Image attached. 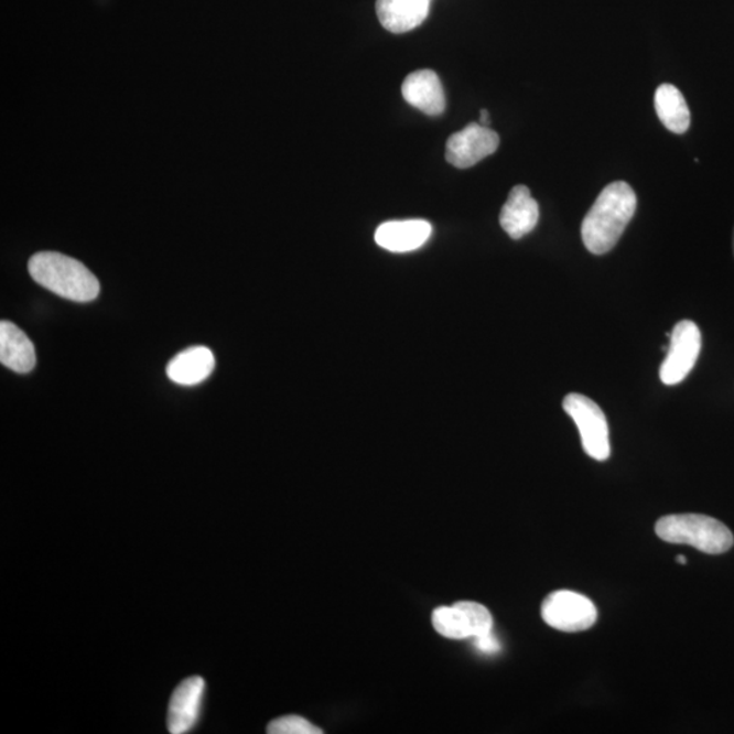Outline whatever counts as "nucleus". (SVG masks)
Wrapping results in <instances>:
<instances>
[{"label":"nucleus","mask_w":734,"mask_h":734,"mask_svg":"<svg viewBox=\"0 0 734 734\" xmlns=\"http://www.w3.org/2000/svg\"><path fill=\"white\" fill-rule=\"evenodd\" d=\"M637 212V195L625 182L605 186L582 223V241L593 255L608 253Z\"/></svg>","instance_id":"obj_1"},{"label":"nucleus","mask_w":734,"mask_h":734,"mask_svg":"<svg viewBox=\"0 0 734 734\" xmlns=\"http://www.w3.org/2000/svg\"><path fill=\"white\" fill-rule=\"evenodd\" d=\"M34 282L63 299L89 302L100 294V282L80 261L57 252H40L28 265Z\"/></svg>","instance_id":"obj_2"},{"label":"nucleus","mask_w":734,"mask_h":734,"mask_svg":"<svg viewBox=\"0 0 734 734\" xmlns=\"http://www.w3.org/2000/svg\"><path fill=\"white\" fill-rule=\"evenodd\" d=\"M658 538L668 543L687 544L706 553H724L732 549L733 535L724 523L703 515H672L656 523Z\"/></svg>","instance_id":"obj_3"},{"label":"nucleus","mask_w":734,"mask_h":734,"mask_svg":"<svg viewBox=\"0 0 734 734\" xmlns=\"http://www.w3.org/2000/svg\"><path fill=\"white\" fill-rule=\"evenodd\" d=\"M563 410L580 430L582 446L587 456L605 462L611 456L609 428L602 408L584 395L570 393L563 400Z\"/></svg>","instance_id":"obj_4"},{"label":"nucleus","mask_w":734,"mask_h":734,"mask_svg":"<svg viewBox=\"0 0 734 734\" xmlns=\"http://www.w3.org/2000/svg\"><path fill=\"white\" fill-rule=\"evenodd\" d=\"M541 616L547 625L564 633L585 632L597 620V608L580 593L558 591L541 605Z\"/></svg>","instance_id":"obj_5"},{"label":"nucleus","mask_w":734,"mask_h":734,"mask_svg":"<svg viewBox=\"0 0 734 734\" xmlns=\"http://www.w3.org/2000/svg\"><path fill=\"white\" fill-rule=\"evenodd\" d=\"M667 358L661 364L660 378L666 386H678L690 375L702 348V335L698 325L683 320L674 325Z\"/></svg>","instance_id":"obj_6"},{"label":"nucleus","mask_w":734,"mask_h":734,"mask_svg":"<svg viewBox=\"0 0 734 734\" xmlns=\"http://www.w3.org/2000/svg\"><path fill=\"white\" fill-rule=\"evenodd\" d=\"M436 633L449 639H467L493 632V616L485 605L462 602L434 611Z\"/></svg>","instance_id":"obj_7"},{"label":"nucleus","mask_w":734,"mask_h":734,"mask_svg":"<svg viewBox=\"0 0 734 734\" xmlns=\"http://www.w3.org/2000/svg\"><path fill=\"white\" fill-rule=\"evenodd\" d=\"M499 142L498 133L492 128L471 122L447 139L445 159L454 168L468 169L494 154Z\"/></svg>","instance_id":"obj_8"},{"label":"nucleus","mask_w":734,"mask_h":734,"mask_svg":"<svg viewBox=\"0 0 734 734\" xmlns=\"http://www.w3.org/2000/svg\"><path fill=\"white\" fill-rule=\"evenodd\" d=\"M206 681L201 676L185 679L174 690L168 709V731L173 734L188 733L201 719Z\"/></svg>","instance_id":"obj_9"},{"label":"nucleus","mask_w":734,"mask_h":734,"mask_svg":"<svg viewBox=\"0 0 734 734\" xmlns=\"http://www.w3.org/2000/svg\"><path fill=\"white\" fill-rule=\"evenodd\" d=\"M539 218V204L530 195L528 186H515L499 215V224L503 229L512 240H520L535 229Z\"/></svg>","instance_id":"obj_10"},{"label":"nucleus","mask_w":734,"mask_h":734,"mask_svg":"<svg viewBox=\"0 0 734 734\" xmlns=\"http://www.w3.org/2000/svg\"><path fill=\"white\" fill-rule=\"evenodd\" d=\"M404 100L411 107L429 116L444 114L446 107L444 87L433 69H418L408 75L401 86Z\"/></svg>","instance_id":"obj_11"},{"label":"nucleus","mask_w":734,"mask_h":734,"mask_svg":"<svg viewBox=\"0 0 734 734\" xmlns=\"http://www.w3.org/2000/svg\"><path fill=\"white\" fill-rule=\"evenodd\" d=\"M433 227L423 219L390 220L376 230L375 240L381 248L395 253L411 252L423 247Z\"/></svg>","instance_id":"obj_12"},{"label":"nucleus","mask_w":734,"mask_h":734,"mask_svg":"<svg viewBox=\"0 0 734 734\" xmlns=\"http://www.w3.org/2000/svg\"><path fill=\"white\" fill-rule=\"evenodd\" d=\"M430 4L431 0H377L376 11L388 32L401 34L422 25L429 17Z\"/></svg>","instance_id":"obj_13"},{"label":"nucleus","mask_w":734,"mask_h":734,"mask_svg":"<svg viewBox=\"0 0 734 734\" xmlns=\"http://www.w3.org/2000/svg\"><path fill=\"white\" fill-rule=\"evenodd\" d=\"M215 367L212 349L195 346L184 349L168 364L166 375L179 386L192 387L207 380Z\"/></svg>","instance_id":"obj_14"},{"label":"nucleus","mask_w":734,"mask_h":734,"mask_svg":"<svg viewBox=\"0 0 734 734\" xmlns=\"http://www.w3.org/2000/svg\"><path fill=\"white\" fill-rule=\"evenodd\" d=\"M36 349L25 332L13 323H0V363L10 370L26 375L36 366Z\"/></svg>","instance_id":"obj_15"},{"label":"nucleus","mask_w":734,"mask_h":734,"mask_svg":"<svg viewBox=\"0 0 734 734\" xmlns=\"http://www.w3.org/2000/svg\"><path fill=\"white\" fill-rule=\"evenodd\" d=\"M655 107L658 119L673 133L687 132L691 125V114L686 98L678 87L663 84L658 87L655 96Z\"/></svg>","instance_id":"obj_16"},{"label":"nucleus","mask_w":734,"mask_h":734,"mask_svg":"<svg viewBox=\"0 0 734 734\" xmlns=\"http://www.w3.org/2000/svg\"><path fill=\"white\" fill-rule=\"evenodd\" d=\"M270 734H322L320 727L314 726L304 716L285 715L273 720L267 727Z\"/></svg>","instance_id":"obj_17"},{"label":"nucleus","mask_w":734,"mask_h":734,"mask_svg":"<svg viewBox=\"0 0 734 734\" xmlns=\"http://www.w3.org/2000/svg\"><path fill=\"white\" fill-rule=\"evenodd\" d=\"M474 646L481 652H485V655H495V652L500 650L499 640L497 637H495L493 632L479 635V637H475Z\"/></svg>","instance_id":"obj_18"},{"label":"nucleus","mask_w":734,"mask_h":734,"mask_svg":"<svg viewBox=\"0 0 734 734\" xmlns=\"http://www.w3.org/2000/svg\"><path fill=\"white\" fill-rule=\"evenodd\" d=\"M489 122H492V120H489V114H488V110H486V109H482V112H481V125H482V126H485V127H488V126H489Z\"/></svg>","instance_id":"obj_19"},{"label":"nucleus","mask_w":734,"mask_h":734,"mask_svg":"<svg viewBox=\"0 0 734 734\" xmlns=\"http://www.w3.org/2000/svg\"><path fill=\"white\" fill-rule=\"evenodd\" d=\"M676 561H678L681 564H686L687 563V558L683 557V555H679L678 558H676Z\"/></svg>","instance_id":"obj_20"},{"label":"nucleus","mask_w":734,"mask_h":734,"mask_svg":"<svg viewBox=\"0 0 734 734\" xmlns=\"http://www.w3.org/2000/svg\"><path fill=\"white\" fill-rule=\"evenodd\" d=\"M733 252H734V236H733Z\"/></svg>","instance_id":"obj_21"}]
</instances>
